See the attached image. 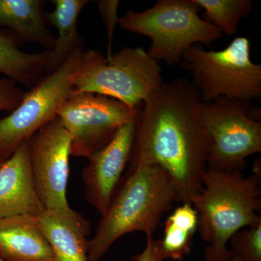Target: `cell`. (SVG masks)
<instances>
[{
  "instance_id": "cell-1",
  "label": "cell",
  "mask_w": 261,
  "mask_h": 261,
  "mask_svg": "<svg viewBox=\"0 0 261 261\" xmlns=\"http://www.w3.org/2000/svg\"><path fill=\"white\" fill-rule=\"evenodd\" d=\"M202 106L198 91L186 78L164 82L141 110L128 162V171L164 168L182 203H191L198 195L207 168L211 140Z\"/></svg>"
},
{
  "instance_id": "cell-2",
  "label": "cell",
  "mask_w": 261,
  "mask_h": 261,
  "mask_svg": "<svg viewBox=\"0 0 261 261\" xmlns=\"http://www.w3.org/2000/svg\"><path fill=\"white\" fill-rule=\"evenodd\" d=\"M202 190L192 200L197 213V228L207 244L206 261H228L233 252L227 244L233 233L261 224V161L253 164V174L226 172L207 168Z\"/></svg>"
},
{
  "instance_id": "cell-3",
  "label": "cell",
  "mask_w": 261,
  "mask_h": 261,
  "mask_svg": "<svg viewBox=\"0 0 261 261\" xmlns=\"http://www.w3.org/2000/svg\"><path fill=\"white\" fill-rule=\"evenodd\" d=\"M176 202V190L164 168L147 166L128 171L89 241L88 261L100 260L126 233L143 231L147 239L153 238L163 216Z\"/></svg>"
},
{
  "instance_id": "cell-4",
  "label": "cell",
  "mask_w": 261,
  "mask_h": 261,
  "mask_svg": "<svg viewBox=\"0 0 261 261\" xmlns=\"http://www.w3.org/2000/svg\"><path fill=\"white\" fill-rule=\"evenodd\" d=\"M163 83L159 62L142 48H123L109 58L91 49L82 54L72 94H101L138 108Z\"/></svg>"
},
{
  "instance_id": "cell-5",
  "label": "cell",
  "mask_w": 261,
  "mask_h": 261,
  "mask_svg": "<svg viewBox=\"0 0 261 261\" xmlns=\"http://www.w3.org/2000/svg\"><path fill=\"white\" fill-rule=\"evenodd\" d=\"M195 0H159L142 12L130 10L120 18L123 30L151 39L147 53L156 61L168 65L181 63L188 48L210 46L222 37L214 25L200 18Z\"/></svg>"
},
{
  "instance_id": "cell-6",
  "label": "cell",
  "mask_w": 261,
  "mask_h": 261,
  "mask_svg": "<svg viewBox=\"0 0 261 261\" xmlns=\"http://www.w3.org/2000/svg\"><path fill=\"white\" fill-rule=\"evenodd\" d=\"M180 63L191 73L202 102L221 97L249 102L261 98V65L252 61L247 37L235 38L219 51L195 44L185 51Z\"/></svg>"
},
{
  "instance_id": "cell-7",
  "label": "cell",
  "mask_w": 261,
  "mask_h": 261,
  "mask_svg": "<svg viewBox=\"0 0 261 261\" xmlns=\"http://www.w3.org/2000/svg\"><path fill=\"white\" fill-rule=\"evenodd\" d=\"M250 104L223 97L202 102V120L211 140L207 168L242 172L247 158L261 152V122L249 116Z\"/></svg>"
},
{
  "instance_id": "cell-8",
  "label": "cell",
  "mask_w": 261,
  "mask_h": 261,
  "mask_svg": "<svg viewBox=\"0 0 261 261\" xmlns=\"http://www.w3.org/2000/svg\"><path fill=\"white\" fill-rule=\"evenodd\" d=\"M82 54V48L73 51L54 71L24 94L9 116L0 119V157L5 161L56 118L59 108L73 93V80Z\"/></svg>"
},
{
  "instance_id": "cell-9",
  "label": "cell",
  "mask_w": 261,
  "mask_h": 261,
  "mask_svg": "<svg viewBox=\"0 0 261 261\" xmlns=\"http://www.w3.org/2000/svg\"><path fill=\"white\" fill-rule=\"evenodd\" d=\"M140 108L101 94H72L57 113L70 136V155L89 159L123 125L138 119Z\"/></svg>"
},
{
  "instance_id": "cell-10",
  "label": "cell",
  "mask_w": 261,
  "mask_h": 261,
  "mask_svg": "<svg viewBox=\"0 0 261 261\" xmlns=\"http://www.w3.org/2000/svg\"><path fill=\"white\" fill-rule=\"evenodd\" d=\"M29 159L38 196L46 210L69 208L70 136L57 116L28 140Z\"/></svg>"
},
{
  "instance_id": "cell-11",
  "label": "cell",
  "mask_w": 261,
  "mask_h": 261,
  "mask_svg": "<svg viewBox=\"0 0 261 261\" xmlns=\"http://www.w3.org/2000/svg\"><path fill=\"white\" fill-rule=\"evenodd\" d=\"M138 119L122 126L109 144L89 158L82 171L86 199L101 216L107 210L129 162Z\"/></svg>"
},
{
  "instance_id": "cell-12",
  "label": "cell",
  "mask_w": 261,
  "mask_h": 261,
  "mask_svg": "<svg viewBox=\"0 0 261 261\" xmlns=\"http://www.w3.org/2000/svg\"><path fill=\"white\" fill-rule=\"evenodd\" d=\"M44 210L33 178L27 140L0 167V219L38 216Z\"/></svg>"
},
{
  "instance_id": "cell-13",
  "label": "cell",
  "mask_w": 261,
  "mask_h": 261,
  "mask_svg": "<svg viewBox=\"0 0 261 261\" xmlns=\"http://www.w3.org/2000/svg\"><path fill=\"white\" fill-rule=\"evenodd\" d=\"M37 219L57 261H88L91 223L82 214L71 207L45 209Z\"/></svg>"
},
{
  "instance_id": "cell-14",
  "label": "cell",
  "mask_w": 261,
  "mask_h": 261,
  "mask_svg": "<svg viewBox=\"0 0 261 261\" xmlns=\"http://www.w3.org/2000/svg\"><path fill=\"white\" fill-rule=\"evenodd\" d=\"M0 257L5 261H57L37 216L0 219Z\"/></svg>"
},
{
  "instance_id": "cell-15",
  "label": "cell",
  "mask_w": 261,
  "mask_h": 261,
  "mask_svg": "<svg viewBox=\"0 0 261 261\" xmlns=\"http://www.w3.org/2000/svg\"><path fill=\"white\" fill-rule=\"evenodd\" d=\"M56 69L51 50L24 53L14 35L0 31V73L33 88Z\"/></svg>"
},
{
  "instance_id": "cell-16",
  "label": "cell",
  "mask_w": 261,
  "mask_h": 261,
  "mask_svg": "<svg viewBox=\"0 0 261 261\" xmlns=\"http://www.w3.org/2000/svg\"><path fill=\"white\" fill-rule=\"evenodd\" d=\"M43 4L39 0H0V27L10 29L19 39L53 50L56 38L44 23Z\"/></svg>"
},
{
  "instance_id": "cell-17",
  "label": "cell",
  "mask_w": 261,
  "mask_h": 261,
  "mask_svg": "<svg viewBox=\"0 0 261 261\" xmlns=\"http://www.w3.org/2000/svg\"><path fill=\"white\" fill-rule=\"evenodd\" d=\"M56 9L46 15L48 20L58 29V37L51 53L56 68L68 56L81 48V37L77 30V21L81 11L88 0H55Z\"/></svg>"
},
{
  "instance_id": "cell-18",
  "label": "cell",
  "mask_w": 261,
  "mask_h": 261,
  "mask_svg": "<svg viewBox=\"0 0 261 261\" xmlns=\"http://www.w3.org/2000/svg\"><path fill=\"white\" fill-rule=\"evenodd\" d=\"M197 224V213L191 203L185 202L173 211L165 222L164 237L159 240L163 258L182 260L190 253Z\"/></svg>"
},
{
  "instance_id": "cell-19",
  "label": "cell",
  "mask_w": 261,
  "mask_h": 261,
  "mask_svg": "<svg viewBox=\"0 0 261 261\" xmlns=\"http://www.w3.org/2000/svg\"><path fill=\"white\" fill-rule=\"evenodd\" d=\"M204 10L203 19L219 29L222 34L233 35L239 23L247 18L253 7L251 0H195Z\"/></svg>"
},
{
  "instance_id": "cell-20",
  "label": "cell",
  "mask_w": 261,
  "mask_h": 261,
  "mask_svg": "<svg viewBox=\"0 0 261 261\" xmlns=\"http://www.w3.org/2000/svg\"><path fill=\"white\" fill-rule=\"evenodd\" d=\"M228 242L240 260L261 261V224L242 228Z\"/></svg>"
},
{
  "instance_id": "cell-21",
  "label": "cell",
  "mask_w": 261,
  "mask_h": 261,
  "mask_svg": "<svg viewBox=\"0 0 261 261\" xmlns=\"http://www.w3.org/2000/svg\"><path fill=\"white\" fill-rule=\"evenodd\" d=\"M118 0H100L97 2L98 10L106 25V34L108 37V53L106 58L111 56L113 36L116 25L119 23L118 17Z\"/></svg>"
},
{
  "instance_id": "cell-22",
  "label": "cell",
  "mask_w": 261,
  "mask_h": 261,
  "mask_svg": "<svg viewBox=\"0 0 261 261\" xmlns=\"http://www.w3.org/2000/svg\"><path fill=\"white\" fill-rule=\"evenodd\" d=\"M21 89L9 79H0V111H14L23 99Z\"/></svg>"
},
{
  "instance_id": "cell-23",
  "label": "cell",
  "mask_w": 261,
  "mask_h": 261,
  "mask_svg": "<svg viewBox=\"0 0 261 261\" xmlns=\"http://www.w3.org/2000/svg\"><path fill=\"white\" fill-rule=\"evenodd\" d=\"M135 261H163L159 240L153 238L147 239V245L145 250L138 255L132 257Z\"/></svg>"
},
{
  "instance_id": "cell-24",
  "label": "cell",
  "mask_w": 261,
  "mask_h": 261,
  "mask_svg": "<svg viewBox=\"0 0 261 261\" xmlns=\"http://www.w3.org/2000/svg\"><path fill=\"white\" fill-rule=\"evenodd\" d=\"M228 261H241L240 260V258L238 256H236V255H233V256L231 257V259H230Z\"/></svg>"
},
{
  "instance_id": "cell-25",
  "label": "cell",
  "mask_w": 261,
  "mask_h": 261,
  "mask_svg": "<svg viewBox=\"0 0 261 261\" xmlns=\"http://www.w3.org/2000/svg\"><path fill=\"white\" fill-rule=\"evenodd\" d=\"M5 160L3 159V158L0 157V167H1L2 165L5 162Z\"/></svg>"
},
{
  "instance_id": "cell-26",
  "label": "cell",
  "mask_w": 261,
  "mask_h": 261,
  "mask_svg": "<svg viewBox=\"0 0 261 261\" xmlns=\"http://www.w3.org/2000/svg\"><path fill=\"white\" fill-rule=\"evenodd\" d=\"M0 261H5V260H3V259L2 258V257H0Z\"/></svg>"
}]
</instances>
